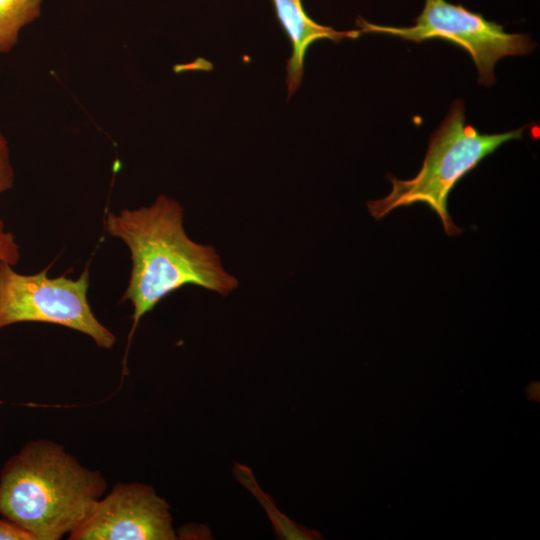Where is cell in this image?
Listing matches in <instances>:
<instances>
[{"label": "cell", "mask_w": 540, "mask_h": 540, "mask_svg": "<svg viewBox=\"0 0 540 540\" xmlns=\"http://www.w3.org/2000/svg\"><path fill=\"white\" fill-rule=\"evenodd\" d=\"M276 16L290 39L292 55L286 64V84L291 96L299 87L304 72V58L308 47L315 41L329 39L340 42L356 39L361 30L336 31L311 19L304 10L302 0H272Z\"/></svg>", "instance_id": "52a82bcc"}, {"label": "cell", "mask_w": 540, "mask_h": 540, "mask_svg": "<svg viewBox=\"0 0 540 540\" xmlns=\"http://www.w3.org/2000/svg\"><path fill=\"white\" fill-rule=\"evenodd\" d=\"M362 33H385L420 43L428 39H443L465 49L474 61L479 83L495 82L494 67L503 57L530 53L535 43L524 34H511L493 21L485 19L462 5L445 0H425L424 8L410 27H392L356 22Z\"/></svg>", "instance_id": "5b68a950"}, {"label": "cell", "mask_w": 540, "mask_h": 540, "mask_svg": "<svg viewBox=\"0 0 540 540\" xmlns=\"http://www.w3.org/2000/svg\"><path fill=\"white\" fill-rule=\"evenodd\" d=\"M48 269L24 275L0 261V330L21 322L56 324L87 335L100 348L111 349L116 337L97 319L88 302V269L77 279L51 278Z\"/></svg>", "instance_id": "277c9868"}, {"label": "cell", "mask_w": 540, "mask_h": 540, "mask_svg": "<svg viewBox=\"0 0 540 540\" xmlns=\"http://www.w3.org/2000/svg\"><path fill=\"white\" fill-rule=\"evenodd\" d=\"M107 481L61 444L30 440L0 472V515L35 540H59L86 518Z\"/></svg>", "instance_id": "7a4b0ae2"}, {"label": "cell", "mask_w": 540, "mask_h": 540, "mask_svg": "<svg viewBox=\"0 0 540 540\" xmlns=\"http://www.w3.org/2000/svg\"><path fill=\"white\" fill-rule=\"evenodd\" d=\"M524 128L482 134L466 123L464 103L460 99L455 100L431 136L420 171L409 180L389 175L391 192L385 198L367 202L371 216L380 220L396 208L424 203L438 215L447 235H459L463 229L454 224L447 208L450 192L502 144L521 139Z\"/></svg>", "instance_id": "3957f363"}, {"label": "cell", "mask_w": 540, "mask_h": 540, "mask_svg": "<svg viewBox=\"0 0 540 540\" xmlns=\"http://www.w3.org/2000/svg\"><path fill=\"white\" fill-rule=\"evenodd\" d=\"M183 217L181 204L166 195L149 206L106 214L105 231L130 251L131 272L122 296L133 308L127 351L141 319L176 290L192 285L228 296L239 287L216 249L187 235Z\"/></svg>", "instance_id": "6da1fadb"}, {"label": "cell", "mask_w": 540, "mask_h": 540, "mask_svg": "<svg viewBox=\"0 0 540 540\" xmlns=\"http://www.w3.org/2000/svg\"><path fill=\"white\" fill-rule=\"evenodd\" d=\"M42 0H0V53L17 43L20 30L40 15Z\"/></svg>", "instance_id": "ba28073f"}, {"label": "cell", "mask_w": 540, "mask_h": 540, "mask_svg": "<svg viewBox=\"0 0 540 540\" xmlns=\"http://www.w3.org/2000/svg\"><path fill=\"white\" fill-rule=\"evenodd\" d=\"M526 394L529 399L539 400V383L532 382L526 389Z\"/></svg>", "instance_id": "7c38bea8"}, {"label": "cell", "mask_w": 540, "mask_h": 540, "mask_svg": "<svg viewBox=\"0 0 540 540\" xmlns=\"http://www.w3.org/2000/svg\"><path fill=\"white\" fill-rule=\"evenodd\" d=\"M20 260V248L12 232L7 231L0 217V261L16 266Z\"/></svg>", "instance_id": "9c48e42d"}, {"label": "cell", "mask_w": 540, "mask_h": 540, "mask_svg": "<svg viewBox=\"0 0 540 540\" xmlns=\"http://www.w3.org/2000/svg\"><path fill=\"white\" fill-rule=\"evenodd\" d=\"M0 540H35L34 537L11 521L0 519Z\"/></svg>", "instance_id": "8fae6325"}, {"label": "cell", "mask_w": 540, "mask_h": 540, "mask_svg": "<svg viewBox=\"0 0 540 540\" xmlns=\"http://www.w3.org/2000/svg\"><path fill=\"white\" fill-rule=\"evenodd\" d=\"M170 506L140 482L118 483L91 508L69 540H174Z\"/></svg>", "instance_id": "8992f818"}, {"label": "cell", "mask_w": 540, "mask_h": 540, "mask_svg": "<svg viewBox=\"0 0 540 540\" xmlns=\"http://www.w3.org/2000/svg\"><path fill=\"white\" fill-rule=\"evenodd\" d=\"M14 170L10 159L8 142L0 132V195L13 187Z\"/></svg>", "instance_id": "30bf717a"}]
</instances>
